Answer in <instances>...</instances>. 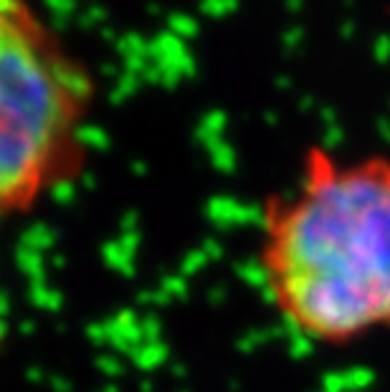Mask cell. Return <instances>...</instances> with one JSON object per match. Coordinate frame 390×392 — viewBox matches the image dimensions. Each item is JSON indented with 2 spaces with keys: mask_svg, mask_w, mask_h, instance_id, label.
Here are the masks:
<instances>
[{
  "mask_svg": "<svg viewBox=\"0 0 390 392\" xmlns=\"http://www.w3.org/2000/svg\"><path fill=\"white\" fill-rule=\"evenodd\" d=\"M91 81L28 0H0V220L77 175Z\"/></svg>",
  "mask_w": 390,
  "mask_h": 392,
  "instance_id": "2",
  "label": "cell"
},
{
  "mask_svg": "<svg viewBox=\"0 0 390 392\" xmlns=\"http://www.w3.org/2000/svg\"><path fill=\"white\" fill-rule=\"evenodd\" d=\"M258 268L299 336L345 347L390 332V160L304 154L292 190L261 211Z\"/></svg>",
  "mask_w": 390,
  "mask_h": 392,
  "instance_id": "1",
  "label": "cell"
}]
</instances>
